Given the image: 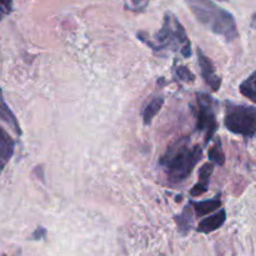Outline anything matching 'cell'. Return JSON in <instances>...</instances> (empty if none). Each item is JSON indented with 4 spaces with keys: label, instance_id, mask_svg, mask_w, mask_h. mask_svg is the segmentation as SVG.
<instances>
[{
    "label": "cell",
    "instance_id": "18",
    "mask_svg": "<svg viewBox=\"0 0 256 256\" xmlns=\"http://www.w3.org/2000/svg\"><path fill=\"white\" fill-rule=\"evenodd\" d=\"M132 2L135 6V9H142V8L146 6L149 0H132Z\"/></svg>",
    "mask_w": 256,
    "mask_h": 256
},
{
    "label": "cell",
    "instance_id": "17",
    "mask_svg": "<svg viewBox=\"0 0 256 256\" xmlns=\"http://www.w3.org/2000/svg\"><path fill=\"white\" fill-rule=\"evenodd\" d=\"M45 236H46V229H44L42 226H39V228H36V230H35L34 232H32V236H30V239L32 240H42V239H45Z\"/></svg>",
    "mask_w": 256,
    "mask_h": 256
},
{
    "label": "cell",
    "instance_id": "4",
    "mask_svg": "<svg viewBox=\"0 0 256 256\" xmlns=\"http://www.w3.org/2000/svg\"><path fill=\"white\" fill-rule=\"evenodd\" d=\"M224 114V125L226 130L250 140L256 135V106L236 104L226 100Z\"/></svg>",
    "mask_w": 256,
    "mask_h": 256
},
{
    "label": "cell",
    "instance_id": "3",
    "mask_svg": "<svg viewBox=\"0 0 256 256\" xmlns=\"http://www.w3.org/2000/svg\"><path fill=\"white\" fill-rule=\"evenodd\" d=\"M195 19L214 34L232 42L239 36L234 15L212 0H185Z\"/></svg>",
    "mask_w": 256,
    "mask_h": 256
},
{
    "label": "cell",
    "instance_id": "20",
    "mask_svg": "<svg viewBox=\"0 0 256 256\" xmlns=\"http://www.w3.org/2000/svg\"><path fill=\"white\" fill-rule=\"evenodd\" d=\"M5 14H6V10H5L4 8H2V5H0V20H2V18H4Z\"/></svg>",
    "mask_w": 256,
    "mask_h": 256
},
{
    "label": "cell",
    "instance_id": "8",
    "mask_svg": "<svg viewBox=\"0 0 256 256\" xmlns=\"http://www.w3.org/2000/svg\"><path fill=\"white\" fill-rule=\"evenodd\" d=\"M214 166L215 165L212 162H206V164L202 165L199 169V182L192 188L190 190V195L194 198L202 196L205 192L209 190V184H210V178H212V172H214Z\"/></svg>",
    "mask_w": 256,
    "mask_h": 256
},
{
    "label": "cell",
    "instance_id": "1",
    "mask_svg": "<svg viewBox=\"0 0 256 256\" xmlns=\"http://www.w3.org/2000/svg\"><path fill=\"white\" fill-rule=\"evenodd\" d=\"M202 158V146L192 145L188 138H182L168 146L165 154L160 158L159 165L164 170L168 182L178 185L192 175Z\"/></svg>",
    "mask_w": 256,
    "mask_h": 256
},
{
    "label": "cell",
    "instance_id": "16",
    "mask_svg": "<svg viewBox=\"0 0 256 256\" xmlns=\"http://www.w3.org/2000/svg\"><path fill=\"white\" fill-rule=\"evenodd\" d=\"M176 78H179V80L185 82H195V75L192 70L188 66H184V65H178L174 70Z\"/></svg>",
    "mask_w": 256,
    "mask_h": 256
},
{
    "label": "cell",
    "instance_id": "21",
    "mask_svg": "<svg viewBox=\"0 0 256 256\" xmlns=\"http://www.w3.org/2000/svg\"><path fill=\"white\" fill-rule=\"evenodd\" d=\"M0 5H2V0H0ZM2 8H4V6H2Z\"/></svg>",
    "mask_w": 256,
    "mask_h": 256
},
{
    "label": "cell",
    "instance_id": "5",
    "mask_svg": "<svg viewBox=\"0 0 256 256\" xmlns=\"http://www.w3.org/2000/svg\"><path fill=\"white\" fill-rule=\"evenodd\" d=\"M218 102L208 92H198L196 104L192 106L195 118V129L204 134L205 145L209 144L218 132Z\"/></svg>",
    "mask_w": 256,
    "mask_h": 256
},
{
    "label": "cell",
    "instance_id": "14",
    "mask_svg": "<svg viewBox=\"0 0 256 256\" xmlns=\"http://www.w3.org/2000/svg\"><path fill=\"white\" fill-rule=\"evenodd\" d=\"M240 94L256 104V72H252L239 86Z\"/></svg>",
    "mask_w": 256,
    "mask_h": 256
},
{
    "label": "cell",
    "instance_id": "9",
    "mask_svg": "<svg viewBox=\"0 0 256 256\" xmlns=\"http://www.w3.org/2000/svg\"><path fill=\"white\" fill-rule=\"evenodd\" d=\"M225 222H226V212L224 209H220L219 212L202 219L198 225L196 230L202 234H210L220 229L225 224Z\"/></svg>",
    "mask_w": 256,
    "mask_h": 256
},
{
    "label": "cell",
    "instance_id": "11",
    "mask_svg": "<svg viewBox=\"0 0 256 256\" xmlns=\"http://www.w3.org/2000/svg\"><path fill=\"white\" fill-rule=\"evenodd\" d=\"M0 119L5 122L6 125H9L12 129V132L16 135H22V130L20 128L19 122H18L16 116H15L14 112H12V109L9 108V105L5 102L4 95H2V90L0 89Z\"/></svg>",
    "mask_w": 256,
    "mask_h": 256
},
{
    "label": "cell",
    "instance_id": "2",
    "mask_svg": "<svg viewBox=\"0 0 256 256\" xmlns=\"http://www.w3.org/2000/svg\"><path fill=\"white\" fill-rule=\"evenodd\" d=\"M138 39L149 46L152 52H179L182 56H192V42L188 36L185 28L172 12H166L164 15L162 26L154 38H150L146 32H139Z\"/></svg>",
    "mask_w": 256,
    "mask_h": 256
},
{
    "label": "cell",
    "instance_id": "15",
    "mask_svg": "<svg viewBox=\"0 0 256 256\" xmlns=\"http://www.w3.org/2000/svg\"><path fill=\"white\" fill-rule=\"evenodd\" d=\"M208 156H209L210 162H212L214 165L222 166V165L225 164V154H224V150H222V140H220V138H216V139H215V144L209 149V152H208Z\"/></svg>",
    "mask_w": 256,
    "mask_h": 256
},
{
    "label": "cell",
    "instance_id": "13",
    "mask_svg": "<svg viewBox=\"0 0 256 256\" xmlns=\"http://www.w3.org/2000/svg\"><path fill=\"white\" fill-rule=\"evenodd\" d=\"M175 222H176L178 230H179L182 235H186L190 232V229L192 226V222H194V219H192V209L190 205L184 208L182 214L175 216Z\"/></svg>",
    "mask_w": 256,
    "mask_h": 256
},
{
    "label": "cell",
    "instance_id": "7",
    "mask_svg": "<svg viewBox=\"0 0 256 256\" xmlns=\"http://www.w3.org/2000/svg\"><path fill=\"white\" fill-rule=\"evenodd\" d=\"M15 142L9 132L0 126V175L14 155Z\"/></svg>",
    "mask_w": 256,
    "mask_h": 256
},
{
    "label": "cell",
    "instance_id": "19",
    "mask_svg": "<svg viewBox=\"0 0 256 256\" xmlns=\"http://www.w3.org/2000/svg\"><path fill=\"white\" fill-rule=\"evenodd\" d=\"M2 6L6 10V12H10L12 9V0H2Z\"/></svg>",
    "mask_w": 256,
    "mask_h": 256
},
{
    "label": "cell",
    "instance_id": "22",
    "mask_svg": "<svg viewBox=\"0 0 256 256\" xmlns=\"http://www.w3.org/2000/svg\"><path fill=\"white\" fill-rule=\"evenodd\" d=\"M2 256H6V255H2Z\"/></svg>",
    "mask_w": 256,
    "mask_h": 256
},
{
    "label": "cell",
    "instance_id": "10",
    "mask_svg": "<svg viewBox=\"0 0 256 256\" xmlns=\"http://www.w3.org/2000/svg\"><path fill=\"white\" fill-rule=\"evenodd\" d=\"M220 198H222V194L219 192V194L215 195L212 199L202 200V202H190V206L194 210L195 215H196L199 219H202V218L208 216V215L212 214V212H216L218 209L222 208V202Z\"/></svg>",
    "mask_w": 256,
    "mask_h": 256
},
{
    "label": "cell",
    "instance_id": "12",
    "mask_svg": "<svg viewBox=\"0 0 256 256\" xmlns=\"http://www.w3.org/2000/svg\"><path fill=\"white\" fill-rule=\"evenodd\" d=\"M165 99L162 95L159 96H154L150 102H146L142 110V120H144V125H150L154 118L156 116L158 112L162 110V105H164Z\"/></svg>",
    "mask_w": 256,
    "mask_h": 256
},
{
    "label": "cell",
    "instance_id": "6",
    "mask_svg": "<svg viewBox=\"0 0 256 256\" xmlns=\"http://www.w3.org/2000/svg\"><path fill=\"white\" fill-rule=\"evenodd\" d=\"M198 55V64L200 68V74H202V79H204L205 84L212 89V92H219L220 86H222V78L216 74L214 64L210 60L209 56L202 52L200 48L196 50Z\"/></svg>",
    "mask_w": 256,
    "mask_h": 256
}]
</instances>
